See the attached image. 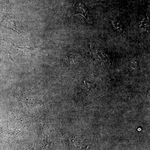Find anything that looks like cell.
I'll list each match as a JSON object with an SVG mask.
<instances>
[{
	"label": "cell",
	"mask_w": 150,
	"mask_h": 150,
	"mask_svg": "<svg viewBox=\"0 0 150 150\" xmlns=\"http://www.w3.org/2000/svg\"><path fill=\"white\" fill-rule=\"evenodd\" d=\"M112 25L116 30L120 32H122L123 31V28H122V25L121 23L116 19L111 20Z\"/></svg>",
	"instance_id": "3"
},
{
	"label": "cell",
	"mask_w": 150,
	"mask_h": 150,
	"mask_svg": "<svg viewBox=\"0 0 150 150\" xmlns=\"http://www.w3.org/2000/svg\"><path fill=\"white\" fill-rule=\"evenodd\" d=\"M91 52L93 56L95 59L100 61H105L107 57V55L104 52L96 48H91Z\"/></svg>",
	"instance_id": "2"
},
{
	"label": "cell",
	"mask_w": 150,
	"mask_h": 150,
	"mask_svg": "<svg viewBox=\"0 0 150 150\" xmlns=\"http://www.w3.org/2000/svg\"><path fill=\"white\" fill-rule=\"evenodd\" d=\"M140 27L142 29L144 30H148V29H149V21L146 19H144V20L142 22Z\"/></svg>",
	"instance_id": "4"
},
{
	"label": "cell",
	"mask_w": 150,
	"mask_h": 150,
	"mask_svg": "<svg viewBox=\"0 0 150 150\" xmlns=\"http://www.w3.org/2000/svg\"><path fill=\"white\" fill-rule=\"evenodd\" d=\"M76 14H79L88 20L89 18L88 11L82 1H79L76 5Z\"/></svg>",
	"instance_id": "1"
}]
</instances>
